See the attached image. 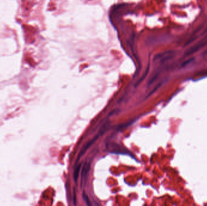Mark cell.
<instances>
[{"mask_svg": "<svg viewBox=\"0 0 207 206\" xmlns=\"http://www.w3.org/2000/svg\"><path fill=\"white\" fill-rule=\"evenodd\" d=\"M83 198H84V200L85 201V203H86V204H87V206H91V204L90 201V200H89V198H88V196H87V195H86L84 192H83Z\"/></svg>", "mask_w": 207, "mask_h": 206, "instance_id": "obj_2", "label": "cell"}, {"mask_svg": "<svg viewBox=\"0 0 207 206\" xmlns=\"http://www.w3.org/2000/svg\"><path fill=\"white\" fill-rule=\"evenodd\" d=\"M80 167H81V165H79L78 166L77 168L75 169V172H74L73 177H74V180H75V182H76V181H77L78 178L79 172V170H80Z\"/></svg>", "mask_w": 207, "mask_h": 206, "instance_id": "obj_1", "label": "cell"}]
</instances>
